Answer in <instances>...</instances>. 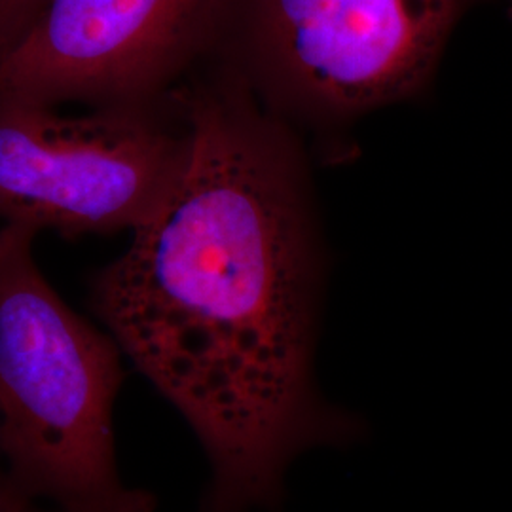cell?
<instances>
[{"label":"cell","instance_id":"8992f818","mask_svg":"<svg viewBox=\"0 0 512 512\" xmlns=\"http://www.w3.org/2000/svg\"><path fill=\"white\" fill-rule=\"evenodd\" d=\"M46 0H0V55L31 27Z\"/></svg>","mask_w":512,"mask_h":512},{"label":"cell","instance_id":"ba28073f","mask_svg":"<svg viewBox=\"0 0 512 512\" xmlns=\"http://www.w3.org/2000/svg\"><path fill=\"white\" fill-rule=\"evenodd\" d=\"M511 4H512V0H511Z\"/></svg>","mask_w":512,"mask_h":512},{"label":"cell","instance_id":"277c9868","mask_svg":"<svg viewBox=\"0 0 512 512\" xmlns=\"http://www.w3.org/2000/svg\"><path fill=\"white\" fill-rule=\"evenodd\" d=\"M220 0H46L0 55V97L52 107L152 103L205 35Z\"/></svg>","mask_w":512,"mask_h":512},{"label":"cell","instance_id":"6da1fadb","mask_svg":"<svg viewBox=\"0 0 512 512\" xmlns=\"http://www.w3.org/2000/svg\"><path fill=\"white\" fill-rule=\"evenodd\" d=\"M181 99L183 177L95 277L93 310L202 442V512L274 511L294 459L363 423L313 380L319 272L285 148L238 88Z\"/></svg>","mask_w":512,"mask_h":512},{"label":"cell","instance_id":"3957f363","mask_svg":"<svg viewBox=\"0 0 512 512\" xmlns=\"http://www.w3.org/2000/svg\"><path fill=\"white\" fill-rule=\"evenodd\" d=\"M0 97V222L112 234L147 222L183 177L192 133L152 103L65 114Z\"/></svg>","mask_w":512,"mask_h":512},{"label":"cell","instance_id":"5b68a950","mask_svg":"<svg viewBox=\"0 0 512 512\" xmlns=\"http://www.w3.org/2000/svg\"><path fill=\"white\" fill-rule=\"evenodd\" d=\"M459 0H249L256 57L313 105L359 110L412 92Z\"/></svg>","mask_w":512,"mask_h":512},{"label":"cell","instance_id":"52a82bcc","mask_svg":"<svg viewBox=\"0 0 512 512\" xmlns=\"http://www.w3.org/2000/svg\"><path fill=\"white\" fill-rule=\"evenodd\" d=\"M0 512H57L27 492L0 456Z\"/></svg>","mask_w":512,"mask_h":512},{"label":"cell","instance_id":"7a4b0ae2","mask_svg":"<svg viewBox=\"0 0 512 512\" xmlns=\"http://www.w3.org/2000/svg\"><path fill=\"white\" fill-rule=\"evenodd\" d=\"M38 232L0 224V456L57 512H154L122 480L112 431L122 349L55 293Z\"/></svg>","mask_w":512,"mask_h":512}]
</instances>
